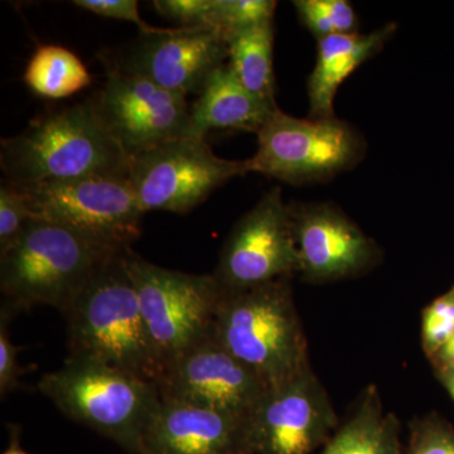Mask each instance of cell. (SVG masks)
Segmentation results:
<instances>
[{"instance_id":"6da1fadb","label":"cell","mask_w":454,"mask_h":454,"mask_svg":"<svg viewBox=\"0 0 454 454\" xmlns=\"http://www.w3.org/2000/svg\"><path fill=\"white\" fill-rule=\"evenodd\" d=\"M130 164L90 98L42 115L0 143L5 181L17 184L129 177Z\"/></svg>"},{"instance_id":"7a4b0ae2","label":"cell","mask_w":454,"mask_h":454,"mask_svg":"<svg viewBox=\"0 0 454 454\" xmlns=\"http://www.w3.org/2000/svg\"><path fill=\"white\" fill-rule=\"evenodd\" d=\"M127 252L106 259L65 310L67 357L104 364L157 384L162 367L146 331Z\"/></svg>"},{"instance_id":"3957f363","label":"cell","mask_w":454,"mask_h":454,"mask_svg":"<svg viewBox=\"0 0 454 454\" xmlns=\"http://www.w3.org/2000/svg\"><path fill=\"white\" fill-rule=\"evenodd\" d=\"M289 279L225 291L214 325L221 345L268 387L310 367L309 342Z\"/></svg>"},{"instance_id":"277c9868","label":"cell","mask_w":454,"mask_h":454,"mask_svg":"<svg viewBox=\"0 0 454 454\" xmlns=\"http://www.w3.org/2000/svg\"><path fill=\"white\" fill-rule=\"evenodd\" d=\"M116 253L67 227L32 219L0 253L4 304L14 312L44 304L64 315L92 274Z\"/></svg>"},{"instance_id":"5b68a950","label":"cell","mask_w":454,"mask_h":454,"mask_svg":"<svg viewBox=\"0 0 454 454\" xmlns=\"http://www.w3.org/2000/svg\"><path fill=\"white\" fill-rule=\"evenodd\" d=\"M38 389L66 417L130 454H143L146 426L160 403L155 382L82 358H66L61 369L41 379Z\"/></svg>"},{"instance_id":"8992f818","label":"cell","mask_w":454,"mask_h":454,"mask_svg":"<svg viewBox=\"0 0 454 454\" xmlns=\"http://www.w3.org/2000/svg\"><path fill=\"white\" fill-rule=\"evenodd\" d=\"M127 264L162 373L179 356L214 333L225 289L214 274L182 273L146 262L128 249Z\"/></svg>"},{"instance_id":"52a82bcc","label":"cell","mask_w":454,"mask_h":454,"mask_svg":"<svg viewBox=\"0 0 454 454\" xmlns=\"http://www.w3.org/2000/svg\"><path fill=\"white\" fill-rule=\"evenodd\" d=\"M365 152L363 136L337 116L295 118L278 109L260 129L247 167L284 184H316L354 168Z\"/></svg>"},{"instance_id":"ba28073f","label":"cell","mask_w":454,"mask_h":454,"mask_svg":"<svg viewBox=\"0 0 454 454\" xmlns=\"http://www.w3.org/2000/svg\"><path fill=\"white\" fill-rule=\"evenodd\" d=\"M13 184L22 193L32 219L67 227L107 249H129L142 231L145 212L129 177Z\"/></svg>"},{"instance_id":"9c48e42d","label":"cell","mask_w":454,"mask_h":454,"mask_svg":"<svg viewBox=\"0 0 454 454\" xmlns=\"http://www.w3.org/2000/svg\"><path fill=\"white\" fill-rule=\"evenodd\" d=\"M247 160L217 157L206 138L186 136L131 158L129 181L143 212L187 214L232 178Z\"/></svg>"},{"instance_id":"30bf717a","label":"cell","mask_w":454,"mask_h":454,"mask_svg":"<svg viewBox=\"0 0 454 454\" xmlns=\"http://www.w3.org/2000/svg\"><path fill=\"white\" fill-rule=\"evenodd\" d=\"M103 88L90 101L130 158L190 136L191 106L184 95L107 62Z\"/></svg>"},{"instance_id":"8fae6325","label":"cell","mask_w":454,"mask_h":454,"mask_svg":"<svg viewBox=\"0 0 454 454\" xmlns=\"http://www.w3.org/2000/svg\"><path fill=\"white\" fill-rule=\"evenodd\" d=\"M337 428L330 396L309 367L269 387L247 419V448L250 454H312Z\"/></svg>"},{"instance_id":"7c38bea8","label":"cell","mask_w":454,"mask_h":454,"mask_svg":"<svg viewBox=\"0 0 454 454\" xmlns=\"http://www.w3.org/2000/svg\"><path fill=\"white\" fill-rule=\"evenodd\" d=\"M297 271L291 211L276 187L238 221L214 276L225 291H240L292 278Z\"/></svg>"},{"instance_id":"4fadbf2b","label":"cell","mask_w":454,"mask_h":454,"mask_svg":"<svg viewBox=\"0 0 454 454\" xmlns=\"http://www.w3.org/2000/svg\"><path fill=\"white\" fill-rule=\"evenodd\" d=\"M293 238L298 271L306 282L331 283L365 273L380 249L340 207L328 202L293 203Z\"/></svg>"},{"instance_id":"5bb4252c","label":"cell","mask_w":454,"mask_h":454,"mask_svg":"<svg viewBox=\"0 0 454 454\" xmlns=\"http://www.w3.org/2000/svg\"><path fill=\"white\" fill-rule=\"evenodd\" d=\"M160 396L206 406L247 420L269 387L212 333L164 370Z\"/></svg>"},{"instance_id":"9a60e30c","label":"cell","mask_w":454,"mask_h":454,"mask_svg":"<svg viewBox=\"0 0 454 454\" xmlns=\"http://www.w3.org/2000/svg\"><path fill=\"white\" fill-rule=\"evenodd\" d=\"M227 56V42L219 32L177 27L140 35L127 57L116 62L124 70L187 98L202 91L210 74L225 65Z\"/></svg>"},{"instance_id":"2e32d148","label":"cell","mask_w":454,"mask_h":454,"mask_svg":"<svg viewBox=\"0 0 454 454\" xmlns=\"http://www.w3.org/2000/svg\"><path fill=\"white\" fill-rule=\"evenodd\" d=\"M143 454H250L247 420L160 396L146 426Z\"/></svg>"},{"instance_id":"e0dca14e","label":"cell","mask_w":454,"mask_h":454,"mask_svg":"<svg viewBox=\"0 0 454 454\" xmlns=\"http://www.w3.org/2000/svg\"><path fill=\"white\" fill-rule=\"evenodd\" d=\"M278 109L252 94L225 64L210 74L191 106L190 136L206 138L214 130L258 134Z\"/></svg>"},{"instance_id":"ac0fdd59","label":"cell","mask_w":454,"mask_h":454,"mask_svg":"<svg viewBox=\"0 0 454 454\" xmlns=\"http://www.w3.org/2000/svg\"><path fill=\"white\" fill-rule=\"evenodd\" d=\"M396 32L390 23L367 35H333L318 41L316 65L309 77V116L333 118L337 91L361 65L378 55Z\"/></svg>"},{"instance_id":"d6986e66","label":"cell","mask_w":454,"mask_h":454,"mask_svg":"<svg viewBox=\"0 0 454 454\" xmlns=\"http://www.w3.org/2000/svg\"><path fill=\"white\" fill-rule=\"evenodd\" d=\"M400 422L385 411L375 387L364 391L356 411L333 433L319 454H402Z\"/></svg>"},{"instance_id":"ffe728a7","label":"cell","mask_w":454,"mask_h":454,"mask_svg":"<svg viewBox=\"0 0 454 454\" xmlns=\"http://www.w3.org/2000/svg\"><path fill=\"white\" fill-rule=\"evenodd\" d=\"M273 46V22L236 33L227 41V65L252 94L267 103L277 104Z\"/></svg>"},{"instance_id":"44dd1931","label":"cell","mask_w":454,"mask_h":454,"mask_svg":"<svg viewBox=\"0 0 454 454\" xmlns=\"http://www.w3.org/2000/svg\"><path fill=\"white\" fill-rule=\"evenodd\" d=\"M23 80L37 97L57 100L88 88L91 74L71 51L56 44H43L33 53Z\"/></svg>"},{"instance_id":"7402d4cb","label":"cell","mask_w":454,"mask_h":454,"mask_svg":"<svg viewBox=\"0 0 454 454\" xmlns=\"http://www.w3.org/2000/svg\"><path fill=\"white\" fill-rule=\"evenodd\" d=\"M276 9L273 0H212L208 28L219 32L227 42L236 33L273 22Z\"/></svg>"},{"instance_id":"603a6c76","label":"cell","mask_w":454,"mask_h":454,"mask_svg":"<svg viewBox=\"0 0 454 454\" xmlns=\"http://www.w3.org/2000/svg\"><path fill=\"white\" fill-rule=\"evenodd\" d=\"M454 334V286L424 309L422 345L432 358Z\"/></svg>"},{"instance_id":"cb8c5ba5","label":"cell","mask_w":454,"mask_h":454,"mask_svg":"<svg viewBox=\"0 0 454 454\" xmlns=\"http://www.w3.org/2000/svg\"><path fill=\"white\" fill-rule=\"evenodd\" d=\"M404 454H454V429L437 415L415 419Z\"/></svg>"},{"instance_id":"d4e9b609","label":"cell","mask_w":454,"mask_h":454,"mask_svg":"<svg viewBox=\"0 0 454 454\" xmlns=\"http://www.w3.org/2000/svg\"><path fill=\"white\" fill-rule=\"evenodd\" d=\"M31 220L22 193L16 184L4 179L0 186V253L17 240Z\"/></svg>"},{"instance_id":"484cf974","label":"cell","mask_w":454,"mask_h":454,"mask_svg":"<svg viewBox=\"0 0 454 454\" xmlns=\"http://www.w3.org/2000/svg\"><path fill=\"white\" fill-rule=\"evenodd\" d=\"M14 310L3 304L0 310V394L2 397L17 389L23 369L18 365L20 348L12 343L9 336V321L13 318Z\"/></svg>"},{"instance_id":"4316f807","label":"cell","mask_w":454,"mask_h":454,"mask_svg":"<svg viewBox=\"0 0 454 454\" xmlns=\"http://www.w3.org/2000/svg\"><path fill=\"white\" fill-rule=\"evenodd\" d=\"M74 4L97 16L134 23L138 26L142 35H157L166 31V28L148 25L142 20L138 11V2L136 0H76Z\"/></svg>"},{"instance_id":"83f0119b","label":"cell","mask_w":454,"mask_h":454,"mask_svg":"<svg viewBox=\"0 0 454 454\" xmlns=\"http://www.w3.org/2000/svg\"><path fill=\"white\" fill-rule=\"evenodd\" d=\"M153 7L158 13L176 20L181 27L208 28L212 0H157Z\"/></svg>"},{"instance_id":"f1b7e54d","label":"cell","mask_w":454,"mask_h":454,"mask_svg":"<svg viewBox=\"0 0 454 454\" xmlns=\"http://www.w3.org/2000/svg\"><path fill=\"white\" fill-rule=\"evenodd\" d=\"M293 4L301 22L315 35L317 41L336 35L322 0H297L293 2Z\"/></svg>"},{"instance_id":"f546056e","label":"cell","mask_w":454,"mask_h":454,"mask_svg":"<svg viewBox=\"0 0 454 454\" xmlns=\"http://www.w3.org/2000/svg\"><path fill=\"white\" fill-rule=\"evenodd\" d=\"M336 35L357 33V16L355 9L346 0H322Z\"/></svg>"},{"instance_id":"4dcf8cb0","label":"cell","mask_w":454,"mask_h":454,"mask_svg":"<svg viewBox=\"0 0 454 454\" xmlns=\"http://www.w3.org/2000/svg\"><path fill=\"white\" fill-rule=\"evenodd\" d=\"M430 360L434 364L435 370L454 369V334Z\"/></svg>"},{"instance_id":"1f68e13d","label":"cell","mask_w":454,"mask_h":454,"mask_svg":"<svg viewBox=\"0 0 454 454\" xmlns=\"http://www.w3.org/2000/svg\"><path fill=\"white\" fill-rule=\"evenodd\" d=\"M439 380L454 399V369L437 370Z\"/></svg>"},{"instance_id":"d6a6232c","label":"cell","mask_w":454,"mask_h":454,"mask_svg":"<svg viewBox=\"0 0 454 454\" xmlns=\"http://www.w3.org/2000/svg\"><path fill=\"white\" fill-rule=\"evenodd\" d=\"M3 454H31L26 452L25 450H22L20 444V433H18L17 429H13L11 432V443H9V447L7 450H5Z\"/></svg>"}]
</instances>
